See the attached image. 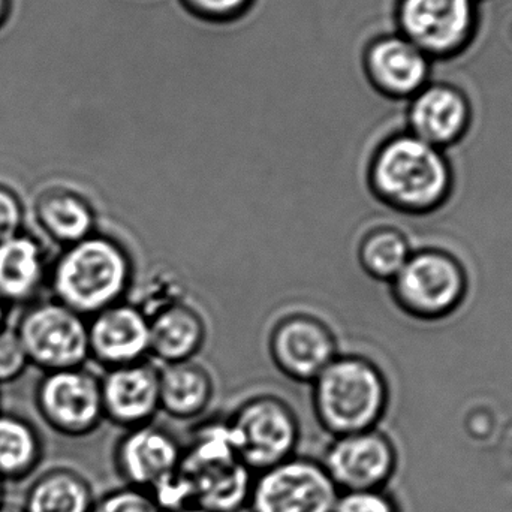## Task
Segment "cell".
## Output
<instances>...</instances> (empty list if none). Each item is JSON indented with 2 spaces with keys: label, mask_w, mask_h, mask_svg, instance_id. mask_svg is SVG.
<instances>
[{
  "label": "cell",
  "mask_w": 512,
  "mask_h": 512,
  "mask_svg": "<svg viewBox=\"0 0 512 512\" xmlns=\"http://www.w3.org/2000/svg\"><path fill=\"white\" fill-rule=\"evenodd\" d=\"M5 300L0 297V330H2L3 321H5Z\"/></svg>",
  "instance_id": "d6a6232c"
},
{
  "label": "cell",
  "mask_w": 512,
  "mask_h": 512,
  "mask_svg": "<svg viewBox=\"0 0 512 512\" xmlns=\"http://www.w3.org/2000/svg\"><path fill=\"white\" fill-rule=\"evenodd\" d=\"M96 496L86 475L69 466L39 472L24 493L26 512H92Z\"/></svg>",
  "instance_id": "ffe728a7"
},
{
  "label": "cell",
  "mask_w": 512,
  "mask_h": 512,
  "mask_svg": "<svg viewBox=\"0 0 512 512\" xmlns=\"http://www.w3.org/2000/svg\"><path fill=\"white\" fill-rule=\"evenodd\" d=\"M6 0H0V20H2L3 14H5Z\"/></svg>",
  "instance_id": "e575fe53"
},
{
  "label": "cell",
  "mask_w": 512,
  "mask_h": 512,
  "mask_svg": "<svg viewBox=\"0 0 512 512\" xmlns=\"http://www.w3.org/2000/svg\"><path fill=\"white\" fill-rule=\"evenodd\" d=\"M161 412L177 421H195L206 414L215 396V384L197 361L165 364L159 369Z\"/></svg>",
  "instance_id": "d6986e66"
},
{
  "label": "cell",
  "mask_w": 512,
  "mask_h": 512,
  "mask_svg": "<svg viewBox=\"0 0 512 512\" xmlns=\"http://www.w3.org/2000/svg\"><path fill=\"white\" fill-rule=\"evenodd\" d=\"M225 420L240 462L254 474L297 456L300 420L292 406L280 397H249Z\"/></svg>",
  "instance_id": "5b68a950"
},
{
  "label": "cell",
  "mask_w": 512,
  "mask_h": 512,
  "mask_svg": "<svg viewBox=\"0 0 512 512\" xmlns=\"http://www.w3.org/2000/svg\"><path fill=\"white\" fill-rule=\"evenodd\" d=\"M44 273L41 249L30 237L18 236L0 242V297L26 300L38 288Z\"/></svg>",
  "instance_id": "7402d4cb"
},
{
  "label": "cell",
  "mask_w": 512,
  "mask_h": 512,
  "mask_svg": "<svg viewBox=\"0 0 512 512\" xmlns=\"http://www.w3.org/2000/svg\"><path fill=\"white\" fill-rule=\"evenodd\" d=\"M6 501V484L0 480V505Z\"/></svg>",
  "instance_id": "836d02e7"
},
{
  "label": "cell",
  "mask_w": 512,
  "mask_h": 512,
  "mask_svg": "<svg viewBox=\"0 0 512 512\" xmlns=\"http://www.w3.org/2000/svg\"><path fill=\"white\" fill-rule=\"evenodd\" d=\"M390 289L406 315L435 321L459 309L468 292V276L456 256L442 249H421L412 252Z\"/></svg>",
  "instance_id": "8992f818"
},
{
  "label": "cell",
  "mask_w": 512,
  "mask_h": 512,
  "mask_svg": "<svg viewBox=\"0 0 512 512\" xmlns=\"http://www.w3.org/2000/svg\"><path fill=\"white\" fill-rule=\"evenodd\" d=\"M0 512H26L23 505L15 504V502L5 501L0 505Z\"/></svg>",
  "instance_id": "4dcf8cb0"
},
{
  "label": "cell",
  "mask_w": 512,
  "mask_h": 512,
  "mask_svg": "<svg viewBox=\"0 0 512 512\" xmlns=\"http://www.w3.org/2000/svg\"><path fill=\"white\" fill-rule=\"evenodd\" d=\"M411 255L408 237L399 228L387 225L364 233L357 246L361 270L379 282L390 283Z\"/></svg>",
  "instance_id": "cb8c5ba5"
},
{
  "label": "cell",
  "mask_w": 512,
  "mask_h": 512,
  "mask_svg": "<svg viewBox=\"0 0 512 512\" xmlns=\"http://www.w3.org/2000/svg\"><path fill=\"white\" fill-rule=\"evenodd\" d=\"M23 212L17 198L0 188V242L12 239L20 233Z\"/></svg>",
  "instance_id": "f1b7e54d"
},
{
  "label": "cell",
  "mask_w": 512,
  "mask_h": 512,
  "mask_svg": "<svg viewBox=\"0 0 512 512\" xmlns=\"http://www.w3.org/2000/svg\"><path fill=\"white\" fill-rule=\"evenodd\" d=\"M45 448L36 427L14 414H0V480L21 483L38 472Z\"/></svg>",
  "instance_id": "44dd1931"
},
{
  "label": "cell",
  "mask_w": 512,
  "mask_h": 512,
  "mask_svg": "<svg viewBox=\"0 0 512 512\" xmlns=\"http://www.w3.org/2000/svg\"><path fill=\"white\" fill-rule=\"evenodd\" d=\"M340 492L321 460L294 456L255 474L249 512H334Z\"/></svg>",
  "instance_id": "52a82bcc"
},
{
  "label": "cell",
  "mask_w": 512,
  "mask_h": 512,
  "mask_svg": "<svg viewBox=\"0 0 512 512\" xmlns=\"http://www.w3.org/2000/svg\"><path fill=\"white\" fill-rule=\"evenodd\" d=\"M198 14L206 17L225 18L242 12L249 0H185Z\"/></svg>",
  "instance_id": "f546056e"
},
{
  "label": "cell",
  "mask_w": 512,
  "mask_h": 512,
  "mask_svg": "<svg viewBox=\"0 0 512 512\" xmlns=\"http://www.w3.org/2000/svg\"><path fill=\"white\" fill-rule=\"evenodd\" d=\"M173 512H210L207 511L206 508L198 507V505H189V507L182 508V510H177Z\"/></svg>",
  "instance_id": "1f68e13d"
},
{
  "label": "cell",
  "mask_w": 512,
  "mask_h": 512,
  "mask_svg": "<svg viewBox=\"0 0 512 512\" xmlns=\"http://www.w3.org/2000/svg\"><path fill=\"white\" fill-rule=\"evenodd\" d=\"M334 512H400L390 493L381 490L340 492Z\"/></svg>",
  "instance_id": "4316f807"
},
{
  "label": "cell",
  "mask_w": 512,
  "mask_h": 512,
  "mask_svg": "<svg viewBox=\"0 0 512 512\" xmlns=\"http://www.w3.org/2000/svg\"><path fill=\"white\" fill-rule=\"evenodd\" d=\"M185 300V289L179 279L171 273H156L155 277L144 285L138 301L132 303L150 318L159 310Z\"/></svg>",
  "instance_id": "d4e9b609"
},
{
  "label": "cell",
  "mask_w": 512,
  "mask_h": 512,
  "mask_svg": "<svg viewBox=\"0 0 512 512\" xmlns=\"http://www.w3.org/2000/svg\"><path fill=\"white\" fill-rule=\"evenodd\" d=\"M90 357L107 369L146 361L150 355V321L134 303L113 304L92 316Z\"/></svg>",
  "instance_id": "9a60e30c"
},
{
  "label": "cell",
  "mask_w": 512,
  "mask_h": 512,
  "mask_svg": "<svg viewBox=\"0 0 512 512\" xmlns=\"http://www.w3.org/2000/svg\"><path fill=\"white\" fill-rule=\"evenodd\" d=\"M399 23L424 54L450 57L471 44L478 9L475 0H402Z\"/></svg>",
  "instance_id": "8fae6325"
},
{
  "label": "cell",
  "mask_w": 512,
  "mask_h": 512,
  "mask_svg": "<svg viewBox=\"0 0 512 512\" xmlns=\"http://www.w3.org/2000/svg\"><path fill=\"white\" fill-rule=\"evenodd\" d=\"M150 355L162 364L192 361L207 339L203 315L185 301L150 316Z\"/></svg>",
  "instance_id": "ac0fdd59"
},
{
  "label": "cell",
  "mask_w": 512,
  "mask_h": 512,
  "mask_svg": "<svg viewBox=\"0 0 512 512\" xmlns=\"http://www.w3.org/2000/svg\"><path fill=\"white\" fill-rule=\"evenodd\" d=\"M310 385L316 421L331 438L378 429L387 412V378L363 355H337Z\"/></svg>",
  "instance_id": "7a4b0ae2"
},
{
  "label": "cell",
  "mask_w": 512,
  "mask_h": 512,
  "mask_svg": "<svg viewBox=\"0 0 512 512\" xmlns=\"http://www.w3.org/2000/svg\"><path fill=\"white\" fill-rule=\"evenodd\" d=\"M366 180L376 200L405 215H426L444 206L454 182L444 152L411 132L388 137L376 147Z\"/></svg>",
  "instance_id": "6da1fadb"
},
{
  "label": "cell",
  "mask_w": 512,
  "mask_h": 512,
  "mask_svg": "<svg viewBox=\"0 0 512 512\" xmlns=\"http://www.w3.org/2000/svg\"><path fill=\"white\" fill-rule=\"evenodd\" d=\"M366 68L376 89L391 98H409L424 89L429 60L405 36H387L370 45Z\"/></svg>",
  "instance_id": "e0dca14e"
},
{
  "label": "cell",
  "mask_w": 512,
  "mask_h": 512,
  "mask_svg": "<svg viewBox=\"0 0 512 512\" xmlns=\"http://www.w3.org/2000/svg\"><path fill=\"white\" fill-rule=\"evenodd\" d=\"M29 363L17 330H0V382L18 378Z\"/></svg>",
  "instance_id": "83f0119b"
},
{
  "label": "cell",
  "mask_w": 512,
  "mask_h": 512,
  "mask_svg": "<svg viewBox=\"0 0 512 512\" xmlns=\"http://www.w3.org/2000/svg\"><path fill=\"white\" fill-rule=\"evenodd\" d=\"M180 469L194 490V502L210 512L248 510L254 472L240 462L227 420L204 421L183 444Z\"/></svg>",
  "instance_id": "277c9868"
},
{
  "label": "cell",
  "mask_w": 512,
  "mask_h": 512,
  "mask_svg": "<svg viewBox=\"0 0 512 512\" xmlns=\"http://www.w3.org/2000/svg\"><path fill=\"white\" fill-rule=\"evenodd\" d=\"M183 444L174 433L150 423L125 430L114 445L113 466L125 486L152 490L180 468Z\"/></svg>",
  "instance_id": "4fadbf2b"
},
{
  "label": "cell",
  "mask_w": 512,
  "mask_h": 512,
  "mask_svg": "<svg viewBox=\"0 0 512 512\" xmlns=\"http://www.w3.org/2000/svg\"><path fill=\"white\" fill-rule=\"evenodd\" d=\"M268 352L276 369L291 381L312 384L340 354L336 334L312 313L282 316L268 337Z\"/></svg>",
  "instance_id": "30bf717a"
},
{
  "label": "cell",
  "mask_w": 512,
  "mask_h": 512,
  "mask_svg": "<svg viewBox=\"0 0 512 512\" xmlns=\"http://www.w3.org/2000/svg\"><path fill=\"white\" fill-rule=\"evenodd\" d=\"M36 406L54 432L86 438L105 420L101 378L84 367L50 372L39 385Z\"/></svg>",
  "instance_id": "9c48e42d"
},
{
  "label": "cell",
  "mask_w": 512,
  "mask_h": 512,
  "mask_svg": "<svg viewBox=\"0 0 512 512\" xmlns=\"http://www.w3.org/2000/svg\"><path fill=\"white\" fill-rule=\"evenodd\" d=\"M92 512H164L149 490L125 486L96 498Z\"/></svg>",
  "instance_id": "484cf974"
},
{
  "label": "cell",
  "mask_w": 512,
  "mask_h": 512,
  "mask_svg": "<svg viewBox=\"0 0 512 512\" xmlns=\"http://www.w3.org/2000/svg\"><path fill=\"white\" fill-rule=\"evenodd\" d=\"M408 123L412 135L436 149H447L468 134L472 123L471 101L454 86L424 87L411 102Z\"/></svg>",
  "instance_id": "2e32d148"
},
{
  "label": "cell",
  "mask_w": 512,
  "mask_h": 512,
  "mask_svg": "<svg viewBox=\"0 0 512 512\" xmlns=\"http://www.w3.org/2000/svg\"><path fill=\"white\" fill-rule=\"evenodd\" d=\"M339 492L381 490L397 469V451L381 430L352 433L331 439L321 459Z\"/></svg>",
  "instance_id": "7c38bea8"
},
{
  "label": "cell",
  "mask_w": 512,
  "mask_h": 512,
  "mask_svg": "<svg viewBox=\"0 0 512 512\" xmlns=\"http://www.w3.org/2000/svg\"><path fill=\"white\" fill-rule=\"evenodd\" d=\"M134 276L128 251L111 237L92 234L68 246L53 271L59 303L83 316L123 301Z\"/></svg>",
  "instance_id": "3957f363"
},
{
  "label": "cell",
  "mask_w": 512,
  "mask_h": 512,
  "mask_svg": "<svg viewBox=\"0 0 512 512\" xmlns=\"http://www.w3.org/2000/svg\"><path fill=\"white\" fill-rule=\"evenodd\" d=\"M101 393L105 420L123 430L155 423L161 412L159 369L149 361L108 369Z\"/></svg>",
  "instance_id": "5bb4252c"
},
{
  "label": "cell",
  "mask_w": 512,
  "mask_h": 512,
  "mask_svg": "<svg viewBox=\"0 0 512 512\" xmlns=\"http://www.w3.org/2000/svg\"><path fill=\"white\" fill-rule=\"evenodd\" d=\"M17 334L29 361L50 372L83 367L90 357L89 324L59 301L30 309Z\"/></svg>",
  "instance_id": "ba28073f"
},
{
  "label": "cell",
  "mask_w": 512,
  "mask_h": 512,
  "mask_svg": "<svg viewBox=\"0 0 512 512\" xmlns=\"http://www.w3.org/2000/svg\"><path fill=\"white\" fill-rule=\"evenodd\" d=\"M38 215L48 236L63 245H75L95 234V212L83 197L72 192L48 195L39 204Z\"/></svg>",
  "instance_id": "603a6c76"
}]
</instances>
